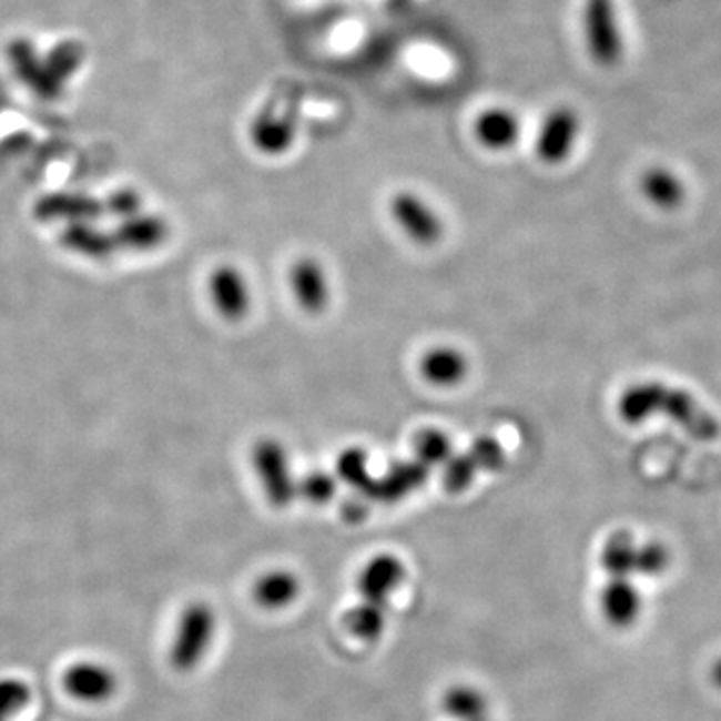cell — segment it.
Here are the masks:
<instances>
[{
	"mask_svg": "<svg viewBox=\"0 0 721 721\" xmlns=\"http://www.w3.org/2000/svg\"><path fill=\"white\" fill-rule=\"evenodd\" d=\"M616 409L619 419L628 425H643L656 417H666L701 444H711L721 437L718 417L701 405L693 393L660 379L631 383L619 393Z\"/></svg>",
	"mask_w": 721,
	"mask_h": 721,
	"instance_id": "1",
	"label": "cell"
},
{
	"mask_svg": "<svg viewBox=\"0 0 721 721\" xmlns=\"http://www.w3.org/2000/svg\"><path fill=\"white\" fill-rule=\"evenodd\" d=\"M216 616L205 601L189 603L176 621L175 633L169 646V661L176 671L195 670L205 660L215 639Z\"/></svg>",
	"mask_w": 721,
	"mask_h": 721,
	"instance_id": "2",
	"label": "cell"
},
{
	"mask_svg": "<svg viewBox=\"0 0 721 721\" xmlns=\"http://www.w3.org/2000/svg\"><path fill=\"white\" fill-rule=\"evenodd\" d=\"M251 464L263 491L267 495L268 504L275 507H287L297 495V481L291 474L287 451L277 439H261L253 447Z\"/></svg>",
	"mask_w": 721,
	"mask_h": 721,
	"instance_id": "3",
	"label": "cell"
},
{
	"mask_svg": "<svg viewBox=\"0 0 721 721\" xmlns=\"http://www.w3.org/2000/svg\"><path fill=\"white\" fill-rule=\"evenodd\" d=\"M583 32L591 59L601 67H613L621 59L623 42L611 0H588L583 11Z\"/></svg>",
	"mask_w": 721,
	"mask_h": 721,
	"instance_id": "4",
	"label": "cell"
},
{
	"mask_svg": "<svg viewBox=\"0 0 721 721\" xmlns=\"http://www.w3.org/2000/svg\"><path fill=\"white\" fill-rule=\"evenodd\" d=\"M392 216L407 237L417 245H435L444 235V221L422 196L403 191L393 196Z\"/></svg>",
	"mask_w": 721,
	"mask_h": 721,
	"instance_id": "5",
	"label": "cell"
},
{
	"mask_svg": "<svg viewBox=\"0 0 721 721\" xmlns=\"http://www.w3.org/2000/svg\"><path fill=\"white\" fill-rule=\"evenodd\" d=\"M581 121L571 106H556L539 126L536 153L546 165H561L571 155Z\"/></svg>",
	"mask_w": 721,
	"mask_h": 721,
	"instance_id": "6",
	"label": "cell"
},
{
	"mask_svg": "<svg viewBox=\"0 0 721 721\" xmlns=\"http://www.w3.org/2000/svg\"><path fill=\"white\" fill-rule=\"evenodd\" d=\"M209 297L223 319H243L251 309L247 277L235 265H219L209 277Z\"/></svg>",
	"mask_w": 721,
	"mask_h": 721,
	"instance_id": "7",
	"label": "cell"
},
{
	"mask_svg": "<svg viewBox=\"0 0 721 721\" xmlns=\"http://www.w3.org/2000/svg\"><path fill=\"white\" fill-rule=\"evenodd\" d=\"M62 690L83 703H103L116 691V676L99 661H74L62 671Z\"/></svg>",
	"mask_w": 721,
	"mask_h": 721,
	"instance_id": "8",
	"label": "cell"
},
{
	"mask_svg": "<svg viewBox=\"0 0 721 721\" xmlns=\"http://www.w3.org/2000/svg\"><path fill=\"white\" fill-rule=\"evenodd\" d=\"M288 283L293 297L305 313L317 315L327 309L331 299L329 277L319 261L311 257L295 261L288 273Z\"/></svg>",
	"mask_w": 721,
	"mask_h": 721,
	"instance_id": "9",
	"label": "cell"
},
{
	"mask_svg": "<svg viewBox=\"0 0 721 721\" xmlns=\"http://www.w3.org/2000/svg\"><path fill=\"white\" fill-rule=\"evenodd\" d=\"M103 215V201L84 193H49L34 205V216L39 221L62 223V227L71 223L97 221Z\"/></svg>",
	"mask_w": 721,
	"mask_h": 721,
	"instance_id": "10",
	"label": "cell"
},
{
	"mask_svg": "<svg viewBox=\"0 0 721 721\" xmlns=\"http://www.w3.org/2000/svg\"><path fill=\"white\" fill-rule=\"evenodd\" d=\"M405 579V566L402 559L392 554H379L372 557L357 577V589L360 598L385 606L392 598L393 591L399 588Z\"/></svg>",
	"mask_w": 721,
	"mask_h": 721,
	"instance_id": "11",
	"label": "cell"
},
{
	"mask_svg": "<svg viewBox=\"0 0 721 721\" xmlns=\"http://www.w3.org/2000/svg\"><path fill=\"white\" fill-rule=\"evenodd\" d=\"M113 235L119 251L126 248L134 253H149L165 245L166 238L171 235V227L165 216L141 211L136 215L119 221Z\"/></svg>",
	"mask_w": 721,
	"mask_h": 721,
	"instance_id": "12",
	"label": "cell"
},
{
	"mask_svg": "<svg viewBox=\"0 0 721 721\" xmlns=\"http://www.w3.org/2000/svg\"><path fill=\"white\" fill-rule=\"evenodd\" d=\"M641 596L629 579H609L599 596L601 616L613 628H631L641 616Z\"/></svg>",
	"mask_w": 721,
	"mask_h": 721,
	"instance_id": "13",
	"label": "cell"
},
{
	"mask_svg": "<svg viewBox=\"0 0 721 721\" xmlns=\"http://www.w3.org/2000/svg\"><path fill=\"white\" fill-rule=\"evenodd\" d=\"M61 243L62 247L89 261H106L119 251L113 231H104L97 225V221L64 225Z\"/></svg>",
	"mask_w": 721,
	"mask_h": 721,
	"instance_id": "14",
	"label": "cell"
},
{
	"mask_svg": "<svg viewBox=\"0 0 721 721\" xmlns=\"http://www.w3.org/2000/svg\"><path fill=\"white\" fill-rule=\"evenodd\" d=\"M295 123L288 114H277L273 111H263L257 114L248 129V136L253 146L263 155L277 156L287 153L295 141Z\"/></svg>",
	"mask_w": 721,
	"mask_h": 721,
	"instance_id": "15",
	"label": "cell"
},
{
	"mask_svg": "<svg viewBox=\"0 0 721 721\" xmlns=\"http://www.w3.org/2000/svg\"><path fill=\"white\" fill-rule=\"evenodd\" d=\"M469 372L467 357L459 349L449 345H437L425 351L419 360L423 379L435 387H455L464 382Z\"/></svg>",
	"mask_w": 721,
	"mask_h": 721,
	"instance_id": "16",
	"label": "cell"
},
{
	"mask_svg": "<svg viewBox=\"0 0 721 721\" xmlns=\"http://www.w3.org/2000/svg\"><path fill=\"white\" fill-rule=\"evenodd\" d=\"M427 469L429 467H425L419 461L392 465L389 471L383 475L382 479H373L372 487L365 497L375 499V501L395 504L427 481Z\"/></svg>",
	"mask_w": 721,
	"mask_h": 721,
	"instance_id": "17",
	"label": "cell"
},
{
	"mask_svg": "<svg viewBox=\"0 0 721 721\" xmlns=\"http://www.w3.org/2000/svg\"><path fill=\"white\" fill-rule=\"evenodd\" d=\"M474 133L475 139L484 144L485 149L507 151V149L516 146L519 141L521 123H519L517 114L501 109V106H494L475 119Z\"/></svg>",
	"mask_w": 721,
	"mask_h": 721,
	"instance_id": "18",
	"label": "cell"
},
{
	"mask_svg": "<svg viewBox=\"0 0 721 721\" xmlns=\"http://www.w3.org/2000/svg\"><path fill=\"white\" fill-rule=\"evenodd\" d=\"M639 189H641V195L648 201L649 205H653L660 211H676L688 199V191H686L683 181L666 166H651V169H648L641 175Z\"/></svg>",
	"mask_w": 721,
	"mask_h": 721,
	"instance_id": "19",
	"label": "cell"
},
{
	"mask_svg": "<svg viewBox=\"0 0 721 721\" xmlns=\"http://www.w3.org/2000/svg\"><path fill=\"white\" fill-rule=\"evenodd\" d=\"M301 583L287 569H271L258 577L253 586V599L261 608L283 609L299 598Z\"/></svg>",
	"mask_w": 721,
	"mask_h": 721,
	"instance_id": "20",
	"label": "cell"
},
{
	"mask_svg": "<svg viewBox=\"0 0 721 721\" xmlns=\"http://www.w3.org/2000/svg\"><path fill=\"white\" fill-rule=\"evenodd\" d=\"M601 567L613 579H629L636 573V559H638V544L629 531H618L609 537L601 549Z\"/></svg>",
	"mask_w": 721,
	"mask_h": 721,
	"instance_id": "21",
	"label": "cell"
},
{
	"mask_svg": "<svg viewBox=\"0 0 721 721\" xmlns=\"http://www.w3.org/2000/svg\"><path fill=\"white\" fill-rule=\"evenodd\" d=\"M441 708L457 721H485L489 703L484 693L471 686H454L445 691Z\"/></svg>",
	"mask_w": 721,
	"mask_h": 721,
	"instance_id": "22",
	"label": "cell"
},
{
	"mask_svg": "<svg viewBox=\"0 0 721 721\" xmlns=\"http://www.w3.org/2000/svg\"><path fill=\"white\" fill-rule=\"evenodd\" d=\"M343 623L351 636L363 639V641H375V639L382 638V633L385 631V606L363 599L360 603L345 613Z\"/></svg>",
	"mask_w": 721,
	"mask_h": 721,
	"instance_id": "23",
	"label": "cell"
},
{
	"mask_svg": "<svg viewBox=\"0 0 721 721\" xmlns=\"http://www.w3.org/2000/svg\"><path fill=\"white\" fill-rule=\"evenodd\" d=\"M413 455L415 461H419L425 467L444 465L454 455V445L444 431L423 429L413 439Z\"/></svg>",
	"mask_w": 721,
	"mask_h": 721,
	"instance_id": "24",
	"label": "cell"
},
{
	"mask_svg": "<svg viewBox=\"0 0 721 721\" xmlns=\"http://www.w3.org/2000/svg\"><path fill=\"white\" fill-rule=\"evenodd\" d=\"M367 454L359 447H351L343 451L337 459V477L341 481L359 489L360 494L367 495L373 484L369 467H367Z\"/></svg>",
	"mask_w": 721,
	"mask_h": 721,
	"instance_id": "25",
	"label": "cell"
},
{
	"mask_svg": "<svg viewBox=\"0 0 721 721\" xmlns=\"http://www.w3.org/2000/svg\"><path fill=\"white\" fill-rule=\"evenodd\" d=\"M32 691L27 683L17 678L0 680V721H11L29 708Z\"/></svg>",
	"mask_w": 721,
	"mask_h": 721,
	"instance_id": "26",
	"label": "cell"
},
{
	"mask_svg": "<svg viewBox=\"0 0 721 721\" xmlns=\"http://www.w3.org/2000/svg\"><path fill=\"white\" fill-rule=\"evenodd\" d=\"M477 471L479 469H477V465L471 459V455H451L444 464L445 489L451 491V494H461V491L471 487Z\"/></svg>",
	"mask_w": 721,
	"mask_h": 721,
	"instance_id": "27",
	"label": "cell"
},
{
	"mask_svg": "<svg viewBox=\"0 0 721 721\" xmlns=\"http://www.w3.org/2000/svg\"><path fill=\"white\" fill-rule=\"evenodd\" d=\"M671 566V554L660 541H646L638 546L636 573L646 577H658L666 573Z\"/></svg>",
	"mask_w": 721,
	"mask_h": 721,
	"instance_id": "28",
	"label": "cell"
},
{
	"mask_svg": "<svg viewBox=\"0 0 721 721\" xmlns=\"http://www.w3.org/2000/svg\"><path fill=\"white\" fill-rule=\"evenodd\" d=\"M337 491L335 477L325 471H311L297 481V494L315 505L329 504Z\"/></svg>",
	"mask_w": 721,
	"mask_h": 721,
	"instance_id": "29",
	"label": "cell"
},
{
	"mask_svg": "<svg viewBox=\"0 0 721 721\" xmlns=\"http://www.w3.org/2000/svg\"><path fill=\"white\" fill-rule=\"evenodd\" d=\"M103 205L104 213L113 215L116 221H123L144 211L143 199L134 189H116L106 201H103Z\"/></svg>",
	"mask_w": 721,
	"mask_h": 721,
	"instance_id": "30",
	"label": "cell"
},
{
	"mask_svg": "<svg viewBox=\"0 0 721 721\" xmlns=\"http://www.w3.org/2000/svg\"><path fill=\"white\" fill-rule=\"evenodd\" d=\"M469 455L477 465V469H487V471L499 469L505 461L504 447L494 437L475 439L471 449H469Z\"/></svg>",
	"mask_w": 721,
	"mask_h": 721,
	"instance_id": "31",
	"label": "cell"
},
{
	"mask_svg": "<svg viewBox=\"0 0 721 721\" xmlns=\"http://www.w3.org/2000/svg\"><path fill=\"white\" fill-rule=\"evenodd\" d=\"M343 514L349 517L351 521H359L360 517L367 514V509L357 499H351L349 504L343 505Z\"/></svg>",
	"mask_w": 721,
	"mask_h": 721,
	"instance_id": "32",
	"label": "cell"
},
{
	"mask_svg": "<svg viewBox=\"0 0 721 721\" xmlns=\"http://www.w3.org/2000/svg\"><path fill=\"white\" fill-rule=\"evenodd\" d=\"M711 681L715 688L721 690V658L711 666Z\"/></svg>",
	"mask_w": 721,
	"mask_h": 721,
	"instance_id": "33",
	"label": "cell"
},
{
	"mask_svg": "<svg viewBox=\"0 0 721 721\" xmlns=\"http://www.w3.org/2000/svg\"><path fill=\"white\" fill-rule=\"evenodd\" d=\"M485 721H487V720H485Z\"/></svg>",
	"mask_w": 721,
	"mask_h": 721,
	"instance_id": "34",
	"label": "cell"
}]
</instances>
